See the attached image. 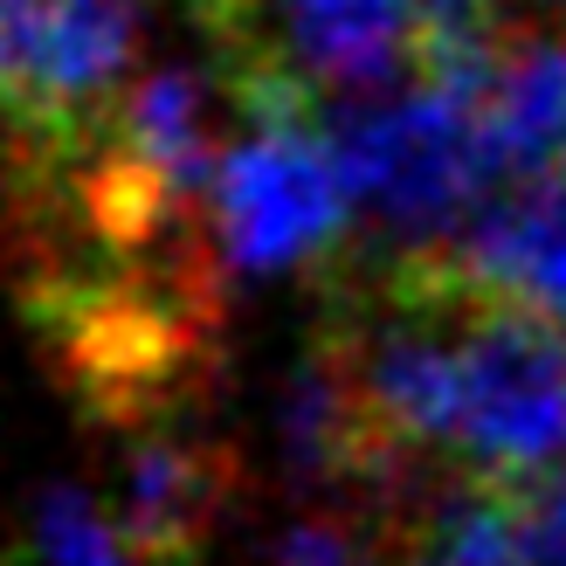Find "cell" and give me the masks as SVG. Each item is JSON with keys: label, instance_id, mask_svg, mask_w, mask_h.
<instances>
[{"label": "cell", "instance_id": "obj_5", "mask_svg": "<svg viewBox=\"0 0 566 566\" xmlns=\"http://www.w3.org/2000/svg\"><path fill=\"white\" fill-rule=\"evenodd\" d=\"M457 270L497 304H518L546 325H566V159L539 180H518L512 193L470 221L449 242Z\"/></svg>", "mask_w": 566, "mask_h": 566}, {"label": "cell", "instance_id": "obj_7", "mask_svg": "<svg viewBox=\"0 0 566 566\" xmlns=\"http://www.w3.org/2000/svg\"><path fill=\"white\" fill-rule=\"evenodd\" d=\"M291 8L297 70L338 83H380L421 55L415 0H283Z\"/></svg>", "mask_w": 566, "mask_h": 566}, {"label": "cell", "instance_id": "obj_6", "mask_svg": "<svg viewBox=\"0 0 566 566\" xmlns=\"http://www.w3.org/2000/svg\"><path fill=\"white\" fill-rule=\"evenodd\" d=\"M484 132L512 180H539L566 159V42H504L484 91Z\"/></svg>", "mask_w": 566, "mask_h": 566}, {"label": "cell", "instance_id": "obj_3", "mask_svg": "<svg viewBox=\"0 0 566 566\" xmlns=\"http://www.w3.org/2000/svg\"><path fill=\"white\" fill-rule=\"evenodd\" d=\"M353 187L338 174L332 132L311 118H256L242 146L221 153L214 235L235 270H304L346 242Z\"/></svg>", "mask_w": 566, "mask_h": 566}, {"label": "cell", "instance_id": "obj_1", "mask_svg": "<svg viewBox=\"0 0 566 566\" xmlns=\"http://www.w3.org/2000/svg\"><path fill=\"white\" fill-rule=\"evenodd\" d=\"M332 153L353 187V208L380 214L387 235L408 242V256L415 249H449L497 201L491 187L504 180L497 146L484 132V97L436 76L338 118Z\"/></svg>", "mask_w": 566, "mask_h": 566}, {"label": "cell", "instance_id": "obj_8", "mask_svg": "<svg viewBox=\"0 0 566 566\" xmlns=\"http://www.w3.org/2000/svg\"><path fill=\"white\" fill-rule=\"evenodd\" d=\"M42 42L49 0H0V138L8 153L42 125Z\"/></svg>", "mask_w": 566, "mask_h": 566}, {"label": "cell", "instance_id": "obj_4", "mask_svg": "<svg viewBox=\"0 0 566 566\" xmlns=\"http://www.w3.org/2000/svg\"><path fill=\"white\" fill-rule=\"evenodd\" d=\"M229 457L214 442H193L180 429H138L118 463V504L111 525L132 546L138 566H187L208 546V532L229 504Z\"/></svg>", "mask_w": 566, "mask_h": 566}, {"label": "cell", "instance_id": "obj_9", "mask_svg": "<svg viewBox=\"0 0 566 566\" xmlns=\"http://www.w3.org/2000/svg\"><path fill=\"white\" fill-rule=\"evenodd\" d=\"M35 553H42V566H138L132 546L118 539V525H111L91 497H76V491H49L42 497Z\"/></svg>", "mask_w": 566, "mask_h": 566}, {"label": "cell", "instance_id": "obj_2", "mask_svg": "<svg viewBox=\"0 0 566 566\" xmlns=\"http://www.w3.org/2000/svg\"><path fill=\"white\" fill-rule=\"evenodd\" d=\"M566 449V338L559 325L497 304L470 283L457 325V436L449 457L476 484L525 491Z\"/></svg>", "mask_w": 566, "mask_h": 566}, {"label": "cell", "instance_id": "obj_10", "mask_svg": "<svg viewBox=\"0 0 566 566\" xmlns=\"http://www.w3.org/2000/svg\"><path fill=\"white\" fill-rule=\"evenodd\" d=\"M518 566H566V470L546 476V484H525Z\"/></svg>", "mask_w": 566, "mask_h": 566}, {"label": "cell", "instance_id": "obj_11", "mask_svg": "<svg viewBox=\"0 0 566 566\" xmlns=\"http://www.w3.org/2000/svg\"><path fill=\"white\" fill-rule=\"evenodd\" d=\"M276 566H366V539L346 518H304L283 532Z\"/></svg>", "mask_w": 566, "mask_h": 566}]
</instances>
